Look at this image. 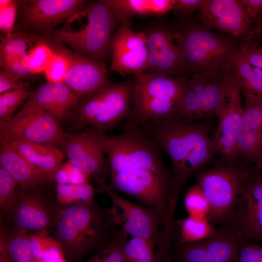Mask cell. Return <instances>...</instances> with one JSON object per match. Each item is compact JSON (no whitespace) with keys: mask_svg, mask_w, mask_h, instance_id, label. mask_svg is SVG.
I'll use <instances>...</instances> for the list:
<instances>
[{"mask_svg":"<svg viewBox=\"0 0 262 262\" xmlns=\"http://www.w3.org/2000/svg\"><path fill=\"white\" fill-rule=\"evenodd\" d=\"M169 156L173 180L180 192L187 179L203 170L215 155L209 119L200 122L175 117L140 126Z\"/></svg>","mask_w":262,"mask_h":262,"instance_id":"6da1fadb","label":"cell"},{"mask_svg":"<svg viewBox=\"0 0 262 262\" xmlns=\"http://www.w3.org/2000/svg\"><path fill=\"white\" fill-rule=\"evenodd\" d=\"M111 209L94 201L64 206L52 232L65 255L77 260L89 252L105 248L117 230Z\"/></svg>","mask_w":262,"mask_h":262,"instance_id":"7a4b0ae2","label":"cell"},{"mask_svg":"<svg viewBox=\"0 0 262 262\" xmlns=\"http://www.w3.org/2000/svg\"><path fill=\"white\" fill-rule=\"evenodd\" d=\"M118 22L101 0L90 2L71 16L54 37L79 54L103 61L111 55L113 33Z\"/></svg>","mask_w":262,"mask_h":262,"instance_id":"3957f363","label":"cell"},{"mask_svg":"<svg viewBox=\"0 0 262 262\" xmlns=\"http://www.w3.org/2000/svg\"><path fill=\"white\" fill-rule=\"evenodd\" d=\"M179 25L186 73L213 77L225 72L240 49L231 38L213 33L189 18Z\"/></svg>","mask_w":262,"mask_h":262,"instance_id":"277c9868","label":"cell"},{"mask_svg":"<svg viewBox=\"0 0 262 262\" xmlns=\"http://www.w3.org/2000/svg\"><path fill=\"white\" fill-rule=\"evenodd\" d=\"M102 148L108 156L111 174L131 170H149L172 176L163 164L162 148L143 129L127 120L120 134L98 132Z\"/></svg>","mask_w":262,"mask_h":262,"instance_id":"5b68a950","label":"cell"},{"mask_svg":"<svg viewBox=\"0 0 262 262\" xmlns=\"http://www.w3.org/2000/svg\"><path fill=\"white\" fill-rule=\"evenodd\" d=\"M190 77L134 76L133 104L127 120L141 126L174 116Z\"/></svg>","mask_w":262,"mask_h":262,"instance_id":"8992f818","label":"cell"},{"mask_svg":"<svg viewBox=\"0 0 262 262\" xmlns=\"http://www.w3.org/2000/svg\"><path fill=\"white\" fill-rule=\"evenodd\" d=\"M109 186L131 196L155 211L164 227L174 222L173 215L180 192L172 176H163L140 170L111 174Z\"/></svg>","mask_w":262,"mask_h":262,"instance_id":"52a82bcc","label":"cell"},{"mask_svg":"<svg viewBox=\"0 0 262 262\" xmlns=\"http://www.w3.org/2000/svg\"><path fill=\"white\" fill-rule=\"evenodd\" d=\"M134 79L109 83L82 97L77 110L79 125L103 132L115 127L129 117L132 104Z\"/></svg>","mask_w":262,"mask_h":262,"instance_id":"ba28073f","label":"cell"},{"mask_svg":"<svg viewBox=\"0 0 262 262\" xmlns=\"http://www.w3.org/2000/svg\"><path fill=\"white\" fill-rule=\"evenodd\" d=\"M251 165L222 163L195 174L196 184L209 202L208 218L212 223L229 225L243 181Z\"/></svg>","mask_w":262,"mask_h":262,"instance_id":"9c48e42d","label":"cell"},{"mask_svg":"<svg viewBox=\"0 0 262 262\" xmlns=\"http://www.w3.org/2000/svg\"><path fill=\"white\" fill-rule=\"evenodd\" d=\"M143 32L146 37L148 50L147 66L144 73L188 76L183 61L179 25L157 20L147 26Z\"/></svg>","mask_w":262,"mask_h":262,"instance_id":"30bf717a","label":"cell"},{"mask_svg":"<svg viewBox=\"0 0 262 262\" xmlns=\"http://www.w3.org/2000/svg\"><path fill=\"white\" fill-rule=\"evenodd\" d=\"M60 123L30 97L20 111L0 125V138L54 146L65 144L68 134L63 131Z\"/></svg>","mask_w":262,"mask_h":262,"instance_id":"8fae6325","label":"cell"},{"mask_svg":"<svg viewBox=\"0 0 262 262\" xmlns=\"http://www.w3.org/2000/svg\"><path fill=\"white\" fill-rule=\"evenodd\" d=\"M198 20L206 28L234 40L239 49L257 45L252 20L241 0H206Z\"/></svg>","mask_w":262,"mask_h":262,"instance_id":"7c38bea8","label":"cell"},{"mask_svg":"<svg viewBox=\"0 0 262 262\" xmlns=\"http://www.w3.org/2000/svg\"><path fill=\"white\" fill-rule=\"evenodd\" d=\"M225 100L218 117L219 123L212 138L215 155L222 163L237 164V138L244 112L242 95L238 81L229 65L226 70Z\"/></svg>","mask_w":262,"mask_h":262,"instance_id":"4fadbf2b","label":"cell"},{"mask_svg":"<svg viewBox=\"0 0 262 262\" xmlns=\"http://www.w3.org/2000/svg\"><path fill=\"white\" fill-rule=\"evenodd\" d=\"M37 188H21L18 191L16 203L8 213L13 229L29 233L54 230L64 205L37 190Z\"/></svg>","mask_w":262,"mask_h":262,"instance_id":"5bb4252c","label":"cell"},{"mask_svg":"<svg viewBox=\"0 0 262 262\" xmlns=\"http://www.w3.org/2000/svg\"><path fill=\"white\" fill-rule=\"evenodd\" d=\"M228 226L243 239L262 244V173L253 165L244 179Z\"/></svg>","mask_w":262,"mask_h":262,"instance_id":"9a60e30c","label":"cell"},{"mask_svg":"<svg viewBox=\"0 0 262 262\" xmlns=\"http://www.w3.org/2000/svg\"><path fill=\"white\" fill-rule=\"evenodd\" d=\"M94 180L98 190L108 195L112 201L111 210L117 226L132 237L145 238L155 244L159 242L162 233L159 232L158 226L164 224L155 211L123 198L106 183L105 179Z\"/></svg>","mask_w":262,"mask_h":262,"instance_id":"2e32d148","label":"cell"},{"mask_svg":"<svg viewBox=\"0 0 262 262\" xmlns=\"http://www.w3.org/2000/svg\"><path fill=\"white\" fill-rule=\"evenodd\" d=\"M110 69L122 76L143 73L147 66L148 50L144 33L121 26L114 34L111 47Z\"/></svg>","mask_w":262,"mask_h":262,"instance_id":"e0dca14e","label":"cell"},{"mask_svg":"<svg viewBox=\"0 0 262 262\" xmlns=\"http://www.w3.org/2000/svg\"><path fill=\"white\" fill-rule=\"evenodd\" d=\"M65 145L68 161L90 178L105 179L106 175L110 176V166L106 164L98 131L91 129L68 134Z\"/></svg>","mask_w":262,"mask_h":262,"instance_id":"ac0fdd59","label":"cell"},{"mask_svg":"<svg viewBox=\"0 0 262 262\" xmlns=\"http://www.w3.org/2000/svg\"><path fill=\"white\" fill-rule=\"evenodd\" d=\"M83 0H30L20 2L25 27L49 31L65 23L86 3Z\"/></svg>","mask_w":262,"mask_h":262,"instance_id":"d6986e66","label":"cell"},{"mask_svg":"<svg viewBox=\"0 0 262 262\" xmlns=\"http://www.w3.org/2000/svg\"><path fill=\"white\" fill-rule=\"evenodd\" d=\"M66 50L70 66L64 82L78 97L94 92L110 83L102 62Z\"/></svg>","mask_w":262,"mask_h":262,"instance_id":"ffe728a7","label":"cell"},{"mask_svg":"<svg viewBox=\"0 0 262 262\" xmlns=\"http://www.w3.org/2000/svg\"><path fill=\"white\" fill-rule=\"evenodd\" d=\"M0 165L22 188L40 187L49 179L34 167L9 141L2 138Z\"/></svg>","mask_w":262,"mask_h":262,"instance_id":"44dd1931","label":"cell"},{"mask_svg":"<svg viewBox=\"0 0 262 262\" xmlns=\"http://www.w3.org/2000/svg\"><path fill=\"white\" fill-rule=\"evenodd\" d=\"M30 98L59 122L69 117L80 99L64 82L43 84Z\"/></svg>","mask_w":262,"mask_h":262,"instance_id":"7402d4cb","label":"cell"},{"mask_svg":"<svg viewBox=\"0 0 262 262\" xmlns=\"http://www.w3.org/2000/svg\"><path fill=\"white\" fill-rule=\"evenodd\" d=\"M262 139V102L245 108L237 138L239 158L253 164Z\"/></svg>","mask_w":262,"mask_h":262,"instance_id":"603a6c76","label":"cell"},{"mask_svg":"<svg viewBox=\"0 0 262 262\" xmlns=\"http://www.w3.org/2000/svg\"><path fill=\"white\" fill-rule=\"evenodd\" d=\"M122 26L131 28L134 15L162 16L173 10L176 0H101Z\"/></svg>","mask_w":262,"mask_h":262,"instance_id":"cb8c5ba5","label":"cell"},{"mask_svg":"<svg viewBox=\"0 0 262 262\" xmlns=\"http://www.w3.org/2000/svg\"><path fill=\"white\" fill-rule=\"evenodd\" d=\"M5 140L49 179L52 178L54 173L61 165L63 155L56 146L16 139Z\"/></svg>","mask_w":262,"mask_h":262,"instance_id":"d4e9b609","label":"cell"},{"mask_svg":"<svg viewBox=\"0 0 262 262\" xmlns=\"http://www.w3.org/2000/svg\"><path fill=\"white\" fill-rule=\"evenodd\" d=\"M240 85L245 108L262 102V70L248 62L239 49L230 65Z\"/></svg>","mask_w":262,"mask_h":262,"instance_id":"484cf974","label":"cell"},{"mask_svg":"<svg viewBox=\"0 0 262 262\" xmlns=\"http://www.w3.org/2000/svg\"><path fill=\"white\" fill-rule=\"evenodd\" d=\"M210 78L198 73L190 76L173 117L189 121L200 119L202 99Z\"/></svg>","mask_w":262,"mask_h":262,"instance_id":"4316f807","label":"cell"},{"mask_svg":"<svg viewBox=\"0 0 262 262\" xmlns=\"http://www.w3.org/2000/svg\"><path fill=\"white\" fill-rule=\"evenodd\" d=\"M226 89V70L219 75L210 78L202 99L200 119L219 117L225 100Z\"/></svg>","mask_w":262,"mask_h":262,"instance_id":"83f0119b","label":"cell"},{"mask_svg":"<svg viewBox=\"0 0 262 262\" xmlns=\"http://www.w3.org/2000/svg\"><path fill=\"white\" fill-rule=\"evenodd\" d=\"M0 246L9 262H37L30 247L29 232L15 229L10 232L1 229Z\"/></svg>","mask_w":262,"mask_h":262,"instance_id":"f1b7e54d","label":"cell"},{"mask_svg":"<svg viewBox=\"0 0 262 262\" xmlns=\"http://www.w3.org/2000/svg\"><path fill=\"white\" fill-rule=\"evenodd\" d=\"M47 231L29 233L32 253L37 262H67L59 243Z\"/></svg>","mask_w":262,"mask_h":262,"instance_id":"f546056e","label":"cell"},{"mask_svg":"<svg viewBox=\"0 0 262 262\" xmlns=\"http://www.w3.org/2000/svg\"><path fill=\"white\" fill-rule=\"evenodd\" d=\"M177 224L180 229L178 243L180 244L202 241L211 237L215 230L208 217L188 215L178 220Z\"/></svg>","mask_w":262,"mask_h":262,"instance_id":"4dcf8cb0","label":"cell"},{"mask_svg":"<svg viewBox=\"0 0 262 262\" xmlns=\"http://www.w3.org/2000/svg\"><path fill=\"white\" fill-rule=\"evenodd\" d=\"M41 39L37 36L24 33L13 32L1 38L0 57L28 55Z\"/></svg>","mask_w":262,"mask_h":262,"instance_id":"1f68e13d","label":"cell"},{"mask_svg":"<svg viewBox=\"0 0 262 262\" xmlns=\"http://www.w3.org/2000/svg\"><path fill=\"white\" fill-rule=\"evenodd\" d=\"M155 244L145 238L132 237L124 246L127 262H156Z\"/></svg>","mask_w":262,"mask_h":262,"instance_id":"d6a6232c","label":"cell"},{"mask_svg":"<svg viewBox=\"0 0 262 262\" xmlns=\"http://www.w3.org/2000/svg\"><path fill=\"white\" fill-rule=\"evenodd\" d=\"M33 93L26 87L10 90L0 95V125L9 121L16 108Z\"/></svg>","mask_w":262,"mask_h":262,"instance_id":"836d02e7","label":"cell"},{"mask_svg":"<svg viewBox=\"0 0 262 262\" xmlns=\"http://www.w3.org/2000/svg\"><path fill=\"white\" fill-rule=\"evenodd\" d=\"M184 207L189 215L208 217L210 205L200 187L196 184L190 187L184 195Z\"/></svg>","mask_w":262,"mask_h":262,"instance_id":"e575fe53","label":"cell"},{"mask_svg":"<svg viewBox=\"0 0 262 262\" xmlns=\"http://www.w3.org/2000/svg\"><path fill=\"white\" fill-rule=\"evenodd\" d=\"M69 66L66 49L54 50L53 56L44 72L48 82H64Z\"/></svg>","mask_w":262,"mask_h":262,"instance_id":"d590c367","label":"cell"},{"mask_svg":"<svg viewBox=\"0 0 262 262\" xmlns=\"http://www.w3.org/2000/svg\"><path fill=\"white\" fill-rule=\"evenodd\" d=\"M17 184L0 167V209L2 214H8L14 207L18 195Z\"/></svg>","mask_w":262,"mask_h":262,"instance_id":"8d00e7d4","label":"cell"},{"mask_svg":"<svg viewBox=\"0 0 262 262\" xmlns=\"http://www.w3.org/2000/svg\"><path fill=\"white\" fill-rule=\"evenodd\" d=\"M54 53L50 46L40 40L28 54L30 70L32 75L44 72Z\"/></svg>","mask_w":262,"mask_h":262,"instance_id":"74e56055","label":"cell"},{"mask_svg":"<svg viewBox=\"0 0 262 262\" xmlns=\"http://www.w3.org/2000/svg\"><path fill=\"white\" fill-rule=\"evenodd\" d=\"M0 65L3 69L20 80L32 75L28 55L15 57H0Z\"/></svg>","mask_w":262,"mask_h":262,"instance_id":"f35d334b","label":"cell"},{"mask_svg":"<svg viewBox=\"0 0 262 262\" xmlns=\"http://www.w3.org/2000/svg\"><path fill=\"white\" fill-rule=\"evenodd\" d=\"M18 1L0 0V29L5 35L14 32L17 15Z\"/></svg>","mask_w":262,"mask_h":262,"instance_id":"ab89813d","label":"cell"},{"mask_svg":"<svg viewBox=\"0 0 262 262\" xmlns=\"http://www.w3.org/2000/svg\"><path fill=\"white\" fill-rule=\"evenodd\" d=\"M235 262H262V244L258 245L243 239Z\"/></svg>","mask_w":262,"mask_h":262,"instance_id":"60d3db41","label":"cell"},{"mask_svg":"<svg viewBox=\"0 0 262 262\" xmlns=\"http://www.w3.org/2000/svg\"><path fill=\"white\" fill-rule=\"evenodd\" d=\"M56 198L62 205L81 203L78 195V185L70 183L57 184Z\"/></svg>","mask_w":262,"mask_h":262,"instance_id":"b9f144b4","label":"cell"},{"mask_svg":"<svg viewBox=\"0 0 262 262\" xmlns=\"http://www.w3.org/2000/svg\"><path fill=\"white\" fill-rule=\"evenodd\" d=\"M206 0H176L173 11L180 14L185 18L194 12L199 11L203 6Z\"/></svg>","mask_w":262,"mask_h":262,"instance_id":"7bdbcfd3","label":"cell"},{"mask_svg":"<svg viewBox=\"0 0 262 262\" xmlns=\"http://www.w3.org/2000/svg\"><path fill=\"white\" fill-rule=\"evenodd\" d=\"M21 80L1 69L0 70V93L26 87V84Z\"/></svg>","mask_w":262,"mask_h":262,"instance_id":"ee69618b","label":"cell"},{"mask_svg":"<svg viewBox=\"0 0 262 262\" xmlns=\"http://www.w3.org/2000/svg\"><path fill=\"white\" fill-rule=\"evenodd\" d=\"M241 53L250 64L262 70V47L258 45L239 49Z\"/></svg>","mask_w":262,"mask_h":262,"instance_id":"f6af8a7d","label":"cell"},{"mask_svg":"<svg viewBox=\"0 0 262 262\" xmlns=\"http://www.w3.org/2000/svg\"><path fill=\"white\" fill-rule=\"evenodd\" d=\"M241 1L252 20L262 14V0H241Z\"/></svg>","mask_w":262,"mask_h":262,"instance_id":"bcb514c9","label":"cell"},{"mask_svg":"<svg viewBox=\"0 0 262 262\" xmlns=\"http://www.w3.org/2000/svg\"><path fill=\"white\" fill-rule=\"evenodd\" d=\"M90 176L83 171L80 169L76 173L70 177L69 183L80 185L88 183Z\"/></svg>","mask_w":262,"mask_h":262,"instance_id":"7dc6e473","label":"cell"},{"mask_svg":"<svg viewBox=\"0 0 262 262\" xmlns=\"http://www.w3.org/2000/svg\"><path fill=\"white\" fill-rule=\"evenodd\" d=\"M52 179H54L57 184H67L69 182L70 176L61 164L54 173Z\"/></svg>","mask_w":262,"mask_h":262,"instance_id":"c3c4849f","label":"cell"},{"mask_svg":"<svg viewBox=\"0 0 262 262\" xmlns=\"http://www.w3.org/2000/svg\"><path fill=\"white\" fill-rule=\"evenodd\" d=\"M257 45L262 47V14L252 20Z\"/></svg>","mask_w":262,"mask_h":262,"instance_id":"681fc988","label":"cell"},{"mask_svg":"<svg viewBox=\"0 0 262 262\" xmlns=\"http://www.w3.org/2000/svg\"><path fill=\"white\" fill-rule=\"evenodd\" d=\"M253 165L259 171L262 173V139L259 146Z\"/></svg>","mask_w":262,"mask_h":262,"instance_id":"f907efd6","label":"cell"},{"mask_svg":"<svg viewBox=\"0 0 262 262\" xmlns=\"http://www.w3.org/2000/svg\"><path fill=\"white\" fill-rule=\"evenodd\" d=\"M87 262H104V260L100 254V253H99L98 255H97L96 257H94Z\"/></svg>","mask_w":262,"mask_h":262,"instance_id":"816d5d0a","label":"cell"}]
</instances>
